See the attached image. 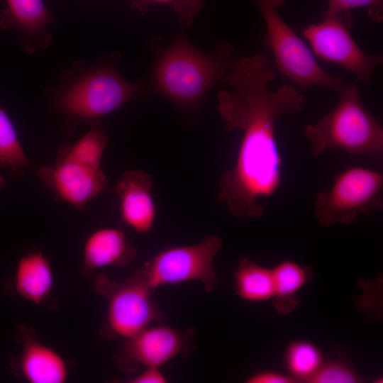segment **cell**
<instances>
[{"mask_svg":"<svg viewBox=\"0 0 383 383\" xmlns=\"http://www.w3.org/2000/svg\"><path fill=\"white\" fill-rule=\"evenodd\" d=\"M194 327L180 330L165 325L148 326L125 340L113 360L124 372L133 374L140 366L160 367L172 359L189 357L196 345Z\"/></svg>","mask_w":383,"mask_h":383,"instance_id":"cell-10","label":"cell"},{"mask_svg":"<svg viewBox=\"0 0 383 383\" xmlns=\"http://www.w3.org/2000/svg\"><path fill=\"white\" fill-rule=\"evenodd\" d=\"M54 273L47 257L38 250L23 255L16 266L13 287L21 298L35 305L48 300L54 286Z\"/></svg>","mask_w":383,"mask_h":383,"instance_id":"cell-16","label":"cell"},{"mask_svg":"<svg viewBox=\"0 0 383 383\" xmlns=\"http://www.w3.org/2000/svg\"><path fill=\"white\" fill-rule=\"evenodd\" d=\"M234 290L248 302L267 301L274 297L272 270L243 257L233 274Z\"/></svg>","mask_w":383,"mask_h":383,"instance_id":"cell-18","label":"cell"},{"mask_svg":"<svg viewBox=\"0 0 383 383\" xmlns=\"http://www.w3.org/2000/svg\"><path fill=\"white\" fill-rule=\"evenodd\" d=\"M30 167L9 116L0 106V168L19 173Z\"/></svg>","mask_w":383,"mask_h":383,"instance_id":"cell-21","label":"cell"},{"mask_svg":"<svg viewBox=\"0 0 383 383\" xmlns=\"http://www.w3.org/2000/svg\"><path fill=\"white\" fill-rule=\"evenodd\" d=\"M4 185V179L3 177H0V189Z\"/></svg>","mask_w":383,"mask_h":383,"instance_id":"cell-27","label":"cell"},{"mask_svg":"<svg viewBox=\"0 0 383 383\" xmlns=\"http://www.w3.org/2000/svg\"><path fill=\"white\" fill-rule=\"evenodd\" d=\"M272 270L274 308L278 313L287 315L298 307V292L311 281L312 270L292 260H283Z\"/></svg>","mask_w":383,"mask_h":383,"instance_id":"cell-17","label":"cell"},{"mask_svg":"<svg viewBox=\"0 0 383 383\" xmlns=\"http://www.w3.org/2000/svg\"><path fill=\"white\" fill-rule=\"evenodd\" d=\"M362 377L354 369L350 360L345 357L323 362L309 383H357Z\"/></svg>","mask_w":383,"mask_h":383,"instance_id":"cell-23","label":"cell"},{"mask_svg":"<svg viewBox=\"0 0 383 383\" xmlns=\"http://www.w3.org/2000/svg\"><path fill=\"white\" fill-rule=\"evenodd\" d=\"M342 19L323 16L321 21L306 26L302 35L315 56L353 73L357 81L369 86L374 71L383 65V54L365 52Z\"/></svg>","mask_w":383,"mask_h":383,"instance_id":"cell-9","label":"cell"},{"mask_svg":"<svg viewBox=\"0 0 383 383\" xmlns=\"http://www.w3.org/2000/svg\"><path fill=\"white\" fill-rule=\"evenodd\" d=\"M130 383H165L167 379L160 367H150L138 375L128 379Z\"/></svg>","mask_w":383,"mask_h":383,"instance_id":"cell-26","label":"cell"},{"mask_svg":"<svg viewBox=\"0 0 383 383\" xmlns=\"http://www.w3.org/2000/svg\"><path fill=\"white\" fill-rule=\"evenodd\" d=\"M303 134L313 157L332 149L373 158L383 153L382 126L364 105L354 83L347 84L336 106L314 124L306 125Z\"/></svg>","mask_w":383,"mask_h":383,"instance_id":"cell-4","label":"cell"},{"mask_svg":"<svg viewBox=\"0 0 383 383\" xmlns=\"http://www.w3.org/2000/svg\"><path fill=\"white\" fill-rule=\"evenodd\" d=\"M248 383H294L296 382L289 374H283L274 371H262L250 376Z\"/></svg>","mask_w":383,"mask_h":383,"instance_id":"cell-25","label":"cell"},{"mask_svg":"<svg viewBox=\"0 0 383 383\" xmlns=\"http://www.w3.org/2000/svg\"><path fill=\"white\" fill-rule=\"evenodd\" d=\"M222 246L220 237L207 235L198 243L165 249L137 270L153 292L162 286L199 281L211 293L218 286L214 259Z\"/></svg>","mask_w":383,"mask_h":383,"instance_id":"cell-8","label":"cell"},{"mask_svg":"<svg viewBox=\"0 0 383 383\" xmlns=\"http://www.w3.org/2000/svg\"><path fill=\"white\" fill-rule=\"evenodd\" d=\"M16 340L21 343L19 356L10 362L13 373L30 383H63L68 377L65 360L54 349L40 342L28 325H20Z\"/></svg>","mask_w":383,"mask_h":383,"instance_id":"cell-12","label":"cell"},{"mask_svg":"<svg viewBox=\"0 0 383 383\" xmlns=\"http://www.w3.org/2000/svg\"><path fill=\"white\" fill-rule=\"evenodd\" d=\"M109 137L99 125L93 126L70 147H65L59 157L94 168H99Z\"/></svg>","mask_w":383,"mask_h":383,"instance_id":"cell-20","label":"cell"},{"mask_svg":"<svg viewBox=\"0 0 383 383\" xmlns=\"http://www.w3.org/2000/svg\"><path fill=\"white\" fill-rule=\"evenodd\" d=\"M140 83H131L114 65L78 61L62 71L57 84L45 88L55 109L78 122L95 123L140 94Z\"/></svg>","mask_w":383,"mask_h":383,"instance_id":"cell-2","label":"cell"},{"mask_svg":"<svg viewBox=\"0 0 383 383\" xmlns=\"http://www.w3.org/2000/svg\"><path fill=\"white\" fill-rule=\"evenodd\" d=\"M238 57L227 41L208 55L185 39H177L157 61L154 87L179 106L196 105L209 88L222 80Z\"/></svg>","mask_w":383,"mask_h":383,"instance_id":"cell-3","label":"cell"},{"mask_svg":"<svg viewBox=\"0 0 383 383\" xmlns=\"http://www.w3.org/2000/svg\"><path fill=\"white\" fill-rule=\"evenodd\" d=\"M382 208V172L352 167L338 174L330 189L317 194L313 216L323 227L352 225L359 216Z\"/></svg>","mask_w":383,"mask_h":383,"instance_id":"cell-7","label":"cell"},{"mask_svg":"<svg viewBox=\"0 0 383 383\" xmlns=\"http://www.w3.org/2000/svg\"><path fill=\"white\" fill-rule=\"evenodd\" d=\"M132 6L140 12L145 13L151 4H170L177 13L184 26H189L193 18L200 11L203 0H131Z\"/></svg>","mask_w":383,"mask_h":383,"instance_id":"cell-24","label":"cell"},{"mask_svg":"<svg viewBox=\"0 0 383 383\" xmlns=\"http://www.w3.org/2000/svg\"><path fill=\"white\" fill-rule=\"evenodd\" d=\"M136 254V248L123 231L113 227L101 228L93 231L84 243L82 272L89 276L106 267H123Z\"/></svg>","mask_w":383,"mask_h":383,"instance_id":"cell-15","label":"cell"},{"mask_svg":"<svg viewBox=\"0 0 383 383\" xmlns=\"http://www.w3.org/2000/svg\"><path fill=\"white\" fill-rule=\"evenodd\" d=\"M93 289L107 304L105 320L100 328L106 340L128 339L152 323H162L166 315L152 299L154 293L136 269L128 279L116 282L104 274H97Z\"/></svg>","mask_w":383,"mask_h":383,"instance_id":"cell-6","label":"cell"},{"mask_svg":"<svg viewBox=\"0 0 383 383\" xmlns=\"http://www.w3.org/2000/svg\"><path fill=\"white\" fill-rule=\"evenodd\" d=\"M264 19L263 42L272 54L277 71L288 78L302 93L314 87L337 92L346 86L341 78L324 70L309 46L295 33L279 9L286 0H255Z\"/></svg>","mask_w":383,"mask_h":383,"instance_id":"cell-5","label":"cell"},{"mask_svg":"<svg viewBox=\"0 0 383 383\" xmlns=\"http://www.w3.org/2000/svg\"><path fill=\"white\" fill-rule=\"evenodd\" d=\"M288 374L296 382H309L323 363V355L318 348L307 340L294 341L284 355Z\"/></svg>","mask_w":383,"mask_h":383,"instance_id":"cell-19","label":"cell"},{"mask_svg":"<svg viewBox=\"0 0 383 383\" xmlns=\"http://www.w3.org/2000/svg\"><path fill=\"white\" fill-rule=\"evenodd\" d=\"M153 185L151 175L141 170L125 172L116 185L121 221L136 233H147L154 226L157 209Z\"/></svg>","mask_w":383,"mask_h":383,"instance_id":"cell-13","label":"cell"},{"mask_svg":"<svg viewBox=\"0 0 383 383\" xmlns=\"http://www.w3.org/2000/svg\"><path fill=\"white\" fill-rule=\"evenodd\" d=\"M365 8L370 18L376 23L383 21V0H327L323 16L336 17L353 26L351 10Z\"/></svg>","mask_w":383,"mask_h":383,"instance_id":"cell-22","label":"cell"},{"mask_svg":"<svg viewBox=\"0 0 383 383\" xmlns=\"http://www.w3.org/2000/svg\"><path fill=\"white\" fill-rule=\"evenodd\" d=\"M38 176L57 197L80 210L108 185L101 167H89L60 157L54 166L42 167Z\"/></svg>","mask_w":383,"mask_h":383,"instance_id":"cell-11","label":"cell"},{"mask_svg":"<svg viewBox=\"0 0 383 383\" xmlns=\"http://www.w3.org/2000/svg\"><path fill=\"white\" fill-rule=\"evenodd\" d=\"M0 14V28L15 30L28 53L48 48L53 37L48 28L54 18L43 0H6Z\"/></svg>","mask_w":383,"mask_h":383,"instance_id":"cell-14","label":"cell"},{"mask_svg":"<svg viewBox=\"0 0 383 383\" xmlns=\"http://www.w3.org/2000/svg\"><path fill=\"white\" fill-rule=\"evenodd\" d=\"M277 77L272 60L257 52L239 56L221 80L233 90L218 92L217 110L225 130L240 131L241 140L234 165L221 178L218 200L238 218L263 216L259 199L273 196L282 182L276 122L304 107V94L292 83L271 88Z\"/></svg>","mask_w":383,"mask_h":383,"instance_id":"cell-1","label":"cell"}]
</instances>
